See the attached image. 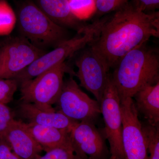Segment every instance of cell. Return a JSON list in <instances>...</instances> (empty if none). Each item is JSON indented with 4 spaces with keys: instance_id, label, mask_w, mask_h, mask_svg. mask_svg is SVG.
<instances>
[{
    "instance_id": "cell-14",
    "label": "cell",
    "mask_w": 159,
    "mask_h": 159,
    "mask_svg": "<svg viewBox=\"0 0 159 159\" xmlns=\"http://www.w3.org/2000/svg\"><path fill=\"white\" fill-rule=\"evenodd\" d=\"M37 6L58 25L79 32L86 25L71 12L68 0H37Z\"/></svg>"
},
{
    "instance_id": "cell-18",
    "label": "cell",
    "mask_w": 159,
    "mask_h": 159,
    "mask_svg": "<svg viewBox=\"0 0 159 159\" xmlns=\"http://www.w3.org/2000/svg\"><path fill=\"white\" fill-rule=\"evenodd\" d=\"M45 152L44 155H39L35 159H88L80 153L72 144L51 148Z\"/></svg>"
},
{
    "instance_id": "cell-8",
    "label": "cell",
    "mask_w": 159,
    "mask_h": 159,
    "mask_svg": "<svg viewBox=\"0 0 159 159\" xmlns=\"http://www.w3.org/2000/svg\"><path fill=\"white\" fill-rule=\"evenodd\" d=\"M56 104L58 111L77 122H94L101 114L99 102L83 92L72 76L64 82Z\"/></svg>"
},
{
    "instance_id": "cell-21",
    "label": "cell",
    "mask_w": 159,
    "mask_h": 159,
    "mask_svg": "<svg viewBox=\"0 0 159 159\" xmlns=\"http://www.w3.org/2000/svg\"><path fill=\"white\" fill-rule=\"evenodd\" d=\"M18 84L15 79L0 78V103L7 104L11 102Z\"/></svg>"
},
{
    "instance_id": "cell-15",
    "label": "cell",
    "mask_w": 159,
    "mask_h": 159,
    "mask_svg": "<svg viewBox=\"0 0 159 159\" xmlns=\"http://www.w3.org/2000/svg\"><path fill=\"white\" fill-rule=\"evenodd\" d=\"M135 106L149 125H159V82L142 88L134 95Z\"/></svg>"
},
{
    "instance_id": "cell-11",
    "label": "cell",
    "mask_w": 159,
    "mask_h": 159,
    "mask_svg": "<svg viewBox=\"0 0 159 159\" xmlns=\"http://www.w3.org/2000/svg\"><path fill=\"white\" fill-rule=\"evenodd\" d=\"M70 136L75 149L88 159H110L105 139L94 122H77L71 129Z\"/></svg>"
},
{
    "instance_id": "cell-23",
    "label": "cell",
    "mask_w": 159,
    "mask_h": 159,
    "mask_svg": "<svg viewBox=\"0 0 159 159\" xmlns=\"http://www.w3.org/2000/svg\"><path fill=\"white\" fill-rule=\"evenodd\" d=\"M14 120L11 109L6 104L0 103V142L4 141L5 134Z\"/></svg>"
},
{
    "instance_id": "cell-7",
    "label": "cell",
    "mask_w": 159,
    "mask_h": 159,
    "mask_svg": "<svg viewBox=\"0 0 159 159\" xmlns=\"http://www.w3.org/2000/svg\"><path fill=\"white\" fill-rule=\"evenodd\" d=\"M46 53L23 36L10 39L0 48V78L14 79Z\"/></svg>"
},
{
    "instance_id": "cell-3",
    "label": "cell",
    "mask_w": 159,
    "mask_h": 159,
    "mask_svg": "<svg viewBox=\"0 0 159 159\" xmlns=\"http://www.w3.org/2000/svg\"><path fill=\"white\" fill-rule=\"evenodd\" d=\"M18 25L21 36L39 48H55L69 39L67 29L51 20L33 3H26L21 7Z\"/></svg>"
},
{
    "instance_id": "cell-13",
    "label": "cell",
    "mask_w": 159,
    "mask_h": 159,
    "mask_svg": "<svg viewBox=\"0 0 159 159\" xmlns=\"http://www.w3.org/2000/svg\"><path fill=\"white\" fill-rule=\"evenodd\" d=\"M19 106L20 115L31 124L70 132L73 126L78 122L70 119L59 111H43L32 103L22 102Z\"/></svg>"
},
{
    "instance_id": "cell-9",
    "label": "cell",
    "mask_w": 159,
    "mask_h": 159,
    "mask_svg": "<svg viewBox=\"0 0 159 159\" xmlns=\"http://www.w3.org/2000/svg\"><path fill=\"white\" fill-rule=\"evenodd\" d=\"M84 48L75 60L77 76L80 85L90 92L100 104L109 78L110 69L97 51L91 46Z\"/></svg>"
},
{
    "instance_id": "cell-12",
    "label": "cell",
    "mask_w": 159,
    "mask_h": 159,
    "mask_svg": "<svg viewBox=\"0 0 159 159\" xmlns=\"http://www.w3.org/2000/svg\"><path fill=\"white\" fill-rule=\"evenodd\" d=\"M3 142L20 159H35L43 151L32 136L27 123L15 119L7 129Z\"/></svg>"
},
{
    "instance_id": "cell-24",
    "label": "cell",
    "mask_w": 159,
    "mask_h": 159,
    "mask_svg": "<svg viewBox=\"0 0 159 159\" xmlns=\"http://www.w3.org/2000/svg\"><path fill=\"white\" fill-rule=\"evenodd\" d=\"M135 6L145 12L156 11L158 9L159 0H129Z\"/></svg>"
},
{
    "instance_id": "cell-4",
    "label": "cell",
    "mask_w": 159,
    "mask_h": 159,
    "mask_svg": "<svg viewBox=\"0 0 159 159\" xmlns=\"http://www.w3.org/2000/svg\"><path fill=\"white\" fill-rule=\"evenodd\" d=\"M66 73L75 75L65 62H61L33 79L21 83L22 102L32 103L43 111H55L52 106L59 97Z\"/></svg>"
},
{
    "instance_id": "cell-17",
    "label": "cell",
    "mask_w": 159,
    "mask_h": 159,
    "mask_svg": "<svg viewBox=\"0 0 159 159\" xmlns=\"http://www.w3.org/2000/svg\"><path fill=\"white\" fill-rule=\"evenodd\" d=\"M142 131L147 145L145 159H159V128L147 124L142 125Z\"/></svg>"
},
{
    "instance_id": "cell-10",
    "label": "cell",
    "mask_w": 159,
    "mask_h": 159,
    "mask_svg": "<svg viewBox=\"0 0 159 159\" xmlns=\"http://www.w3.org/2000/svg\"><path fill=\"white\" fill-rule=\"evenodd\" d=\"M120 109L125 159H145L147 154V145L133 98L121 99Z\"/></svg>"
},
{
    "instance_id": "cell-22",
    "label": "cell",
    "mask_w": 159,
    "mask_h": 159,
    "mask_svg": "<svg viewBox=\"0 0 159 159\" xmlns=\"http://www.w3.org/2000/svg\"><path fill=\"white\" fill-rule=\"evenodd\" d=\"M129 0H96L95 11L102 15L115 12L128 2Z\"/></svg>"
},
{
    "instance_id": "cell-16",
    "label": "cell",
    "mask_w": 159,
    "mask_h": 159,
    "mask_svg": "<svg viewBox=\"0 0 159 159\" xmlns=\"http://www.w3.org/2000/svg\"><path fill=\"white\" fill-rule=\"evenodd\" d=\"M27 124L34 140L45 151L72 144L70 136V132L68 130L31 123Z\"/></svg>"
},
{
    "instance_id": "cell-5",
    "label": "cell",
    "mask_w": 159,
    "mask_h": 159,
    "mask_svg": "<svg viewBox=\"0 0 159 159\" xmlns=\"http://www.w3.org/2000/svg\"><path fill=\"white\" fill-rule=\"evenodd\" d=\"M100 21L86 25L73 38L69 39L45 53L15 77L19 84L33 79L43 72L61 62L76 52L82 50L93 41L97 36Z\"/></svg>"
},
{
    "instance_id": "cell-25",
    "label": "cell",
    "mask_w": 159,
    "mask_h": 159,
    "mask_svg": "<svg viewBox=\"0 0 159 159\" xmlns=\"http://www.w3.org/2000/svg\"><path fill=\"white\" fill-rule=\"evenodd\" d=\"M0 159H20L11 150L9 145L0 142Z\"/></svg>"
},
{
    "instance_id": "cell-20",
    "label": "cell",
    "mask_w": 159,
    "mask_h": 159,
    "mask_svg": "<svg viewBox=\"0 0 159 159\" xmlns=\"http://www.w3.org/2000/svg\"><path fill=\"white\" fill-rule=\"evenodd\" d=\"M71 12L79 20L87 17L95 11V0H68Z\"/></svg>"
},
{
    "instance_id": "cell-6",
    "label": "cell",
    "mask_w": 159,
    "mask_h": 159,
    "mask_svg": "<svg viewBox=\"0 0 159 159\" xmlns=\"http://www.w3.org/2000/svg\"><path fill=\"white\" fill-rule=\"evenodd\" d=\"M100 106L105 124L102 134L109 144L110 159H125L120 98L111 74L102 94Z\"/></svg>"
},
{
    "instance_id": "cell-26",
    "label": "cell",
    "mask_w": 159,
    "mask_h": 159,
    "mask_svg": "<svg viewBox=\"0 0 159 159\" xmlns=\"http://www.w3.org/2000/svg\"><path fill=\"white\" fill-rule=\"evenodd\" d=\"M95 1H96V0H95Z\"/></svg>"
},
{
    "instance_id": "cell-1",
    "label": "cell",
    "mask_w": 159,
    "mask_h": 159,
    "mask_svg": "<svg viewBox=\"0 0 159 159\" xmlns=\"http://www.w3.org/2000/svg\"><path fill=\"white\" fill-rule=\"evenodd\" d=\"M107 19L101 20L97 36L91 46L109 69L133 49L159 37V11H142L130 1Z\"/></svg>"
},
{
    "instance_id": "cell-2",
    "label": "cell",
    "mask_w": 159,
    "mask_h": 159,
    "mask_svg": "<svg viewBox=\"0 0 159 159\" xmlns=\"http://www.w3.org/2000/svg\"><path fill=\"white\" fill-rule=\"evenodd\" d=\"M111 78L120 100L133 98L142 88L159 82V55L147 43L129 51L114 68Z\"/></svg>"
},
{
    "instance_id": "cell-19",
    "label": "cell",
    "mask_w": 159,
    "mask_h": 159,
    "mask_svg": "<svg viewBox=\"0 0 159 159\" xmlns=\"http://www.w3.org/2000/svg\"><path fill=\"white\" fill-rule=\"evenodd\" d=\"M16 17L13 9L5 0L0 1V35H8L14 29Z\"/></svg>"
}]
</instances>
